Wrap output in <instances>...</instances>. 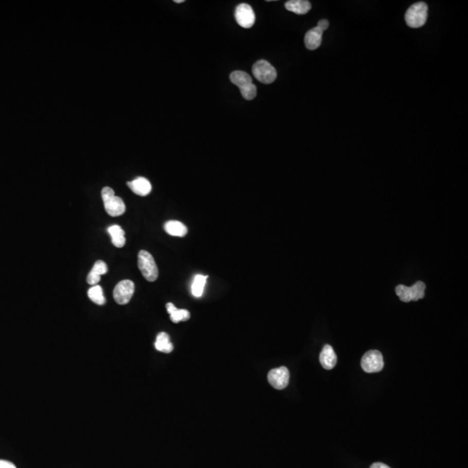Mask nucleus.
<instances>
[{"instance_id": "obj_12", "label": "nucleus", "mask_w": 468, "mask_h": 468, "mask_svg": "<svg viewBox=\"0 0 468 468\" xmlns=\"http://www.w3.org/2000/svg\"><path fill=\"white\" fill-rule=\"evenodd\" d=\"M323 30L319 27H315L309 30L304 37V44L308 50H317L322 44V37Z\"/></svg>"}, {"instance_id": "obj_25", "label": "nucleus", "mask_w": 468, "mask_h": 468, "mask_svg": "<svg viewBox=\"0 0 468 468\" xmlns=\"http://www.w3.org/2000/svg\"><path fill=\"white\" fill-rule=\"evenodd\" d=\"M174 2H175V3H177V4H179V3H183V2H185V1H184V0H175V1H174Z\"/></svg>"}, {"instance_id": "obj_20", "label": "nucleus", "mask_w": 468, "mask_h": 468, "mask_svg": "<svg viewBox=\"0 0 468 468\" xmlns=\"http://www.w3.org/2000/svg\"><path fill=\"white\" fill-rule=\"evenodd\" d=\"M207 276L196 275L192 284V294L195 298H201L204 292L205 285L207 283Z\"/></svg>"}, {"instance_id": "obj_17", "label": "nucleus", "mask_w": 468, "mask_h": 468, "mask_svg": "<svg viewBox=\"0 0 468 468\" xmlns=\"http://www.w3.org/2000/svg\"><path fill=\"white\" fill-rule=\"evenodd\" d=\"M107 232L111 235L112 244L116 247H123L126 243V239H125V231L121 229V226H117V225L110 226L107 228Z\"/></svg>"}, {"instance_id": "obj_15", "label": "nucleus", "mask_w": 468, "mask_h": 468, "mask_svg": "<svg viewBox=\"0 0 468 468\" xmlns=\"http://www.w3.org/2000/svg\"><path fill=\"white\" fill-rule=\"evenodd\" d=\"M285 8L294 13L303 15L311 11V4L307 0H290L285 3Z\"/></svg>"}, {"instance_id": "obj_13", "label": "nucleus", "mask_w": 468, "mask_h": 468, "mask_svg": "<svg viewBox=\"0 0 468 468\" xmlns=\"http://www.w3.org/2000/svg\"><path fill=\"white\" fill-rule=\"evenodd\" d=\"M319 360L322 366L328 370L332 369L334 367L336 366V363H337V356L331 345H325L322 352L320 354Z\"/></svg>"}, {"instance_id": "obj_23", "label": "nucleus", "mask_w": 468, "mask_h": 468, "mask_svg": "<svg viewBox=\"0 0 468 468\" xmlns=\"http://www.w3.org/2000/svg\"><path fill=\"white\" fill-rule=\"evenodd\" d=\"M317 27H319L320 29L323 30V31H325V30H327L328 27H329V22H328V20H320L319 22H318V25H317Z\"/></svg>"}, {"instance_id": "obj_6", "label": "nucleus", "mask_w": 468, "mask_h": 468, "mask_svg": "<svg viewBox=\"0 0 468 468\" xmlns=\"http://www.w3.org/2000/svg\"><path fill=\"white\" fill-rule=\"evenodd\" d=\"M253 73L257 80L264 84L273 83L278 77L275 68L265 60H259L255 63L253 67Z\"/></svg>"}, {"instance_id": "obj_8", "label": "nucleus", "mask_w": 468, "mask_h": 468, "mask_svg": "<svg viewBox=\"0 0 468 468\" xmlns=\"http://www.w3.org/2000/svg\"><path fill=\"white\" fill-rule=\"evenodd\" d=\"M135 292V284L131 280H122L116 284L113 292L114 299L121 305L127 304Z\"/></svg>"}, {"instance_id": "obj_9", "label": "nucleus", "mask_w": 468, "mask_h": 468, "mask_svg": "<svg viewBox=\"0 0 468 468\" xmlns=\"http://www.w3.org/2000/svg\"><path fill=\"white\" fill-rule=\"evenodd\" d=\"M290 372L286 367L273 369L268 373V382L273 388L278 390L284 389L289 384Z\"/></svg>"}, {"instance_id": "obj_7", "label": "nucleus", "mask_w": 468, "mask_h": 468, "mask_svg": "<svg viewBox=\"0 0 468 468\" xmlns=\"http://www.w3.org/2000/svg\"><path fill=\"white\" fill-rule=\"evenodd\" d=\"M361 365L366 373L380 372L384 366L382 353L378 350H369L362 358Z\"/></svg>"}, {"instance_id": "obj_21", "label": "nucleus", "mask_w": 468, "mask_h": 468, "mask_svg": "<svg viewBox=\"0 0 468 468\" xmlns=\"http://www.w3.org/2000/svg\"><path fill=\"white\" fill-rule=\"evenodd\" d=\"M88 296L89 299L98 305H103L106 303L102 287L97 284L89 288L88 291Z\"/></svg>"}, {"instance_id": "obj_19", "label": "nucleus", "mask_w": 468, "mask_h": 468, "mask_svg": "<svg viewBox=\"0 0 468 468\" xmlns=\"http://www.w3.org/2000/svg\"><path fill=\"white\" fill-rule=\"evenodd\" d=\"M154 347L160 352L170 353L174 350V345L169 340V336L165 332H160L156 337Z\"/></svg>"}, {"instance_id": "obj_2", "label": "nucleus", "mask_w": 468, "mask_h": 468, "mask_svg": "<svg viewBox=\"0 0 468 468\" xmlns=\"http://www.w3.org/2000/svg\"><path fill=\"white\" fill-rule=\"evenodd\" d=\"M102 197L107 214L112 217H117L125 212L126 207L123 201L120 197L115 195V192L111 187H105L102 188Z\"/></svg>"}, {"instance_id": "obj_11", "label": "nucleus", "mask_w": 468, "mask_h": 468, "mask_svg": "<svg viewBox=\"0 0 468 468\" xmlns=\"http://www.w3.org/2000/svg\"><path fill=\"white\" fill-rule=\"evenodd\" d=\"M127 185L133 193L139 196L149 195L152 190L151 183L144 177H138L132 182H128Z\"/></svg>"}, {"instance_id": "obj_18", "label": "nucleus", "mask_w": 468, "mask_h": 468, "mask_svg": "<svg viewBox=\"0 0 468 468\" xmlns=\"http://www.w3.org/2000/svg\"><path fill=\"white\" fill-rule=\"evenodd\" d=\"M167 310L170 315V319L174 323L182 322V321H187L190 318V313L187 310H179L172 303H168L167 304Z\"/></svg>"}, {"instance_id": "obj_24", "label": "nucleus", "mask_w": 468, "mask_h": 468, "mask_svg": "<svg viewBox=\"0 0 468 468\" xmlns=\"http://www.w3.org/2000/svg\"><path fill=\"white\" fill-rule=\"evenodd\" d=\"M370 468H390L388 465L383 464V463L377 462L374 463L373 465L370 466Z\"/></svg>"}, {"instance_id": "obj_4", "label": "nucleus", "mask_w": 468, "mask_h": 468, "mask_svg": "<svg viewBox=\"0 0 468 468\" xmlns=\"http://www.w3.org/2000/svg\"><path fill=\"white\" fill-rule=\"evenodd\" d=\"M427 4L423 2L413 4L408 8L405 15V20L407 25L411 28H420L425 25L427 19Z\"/></svg>"}, {"instance_id": "obj_22", "label": "nucleus", "mask_w": 468, "mask_h": 468, "mask_svg": "<svg viewBox=\"0 0 468 468\" xmlns=\"http://www.w3.org/2000/svg\"><path fill=\"white\" fill-rule=\"evenodd\" d=\"M0 468H17L14 464L6 460H0Z\"/></svg>"}, {"instance_id": "obj_5", "label": "nucleus", "mask_w": 468, "mask_h": 468, "mask_svg": "<svg viewBox=\"0 0 468 468\" xmlns=\"http://www.w3.org/2000/svg\"><path fill=\"white\" fill-rule=\"evenodd\" d=\"M425 289L426 284L423 282L419 281L410 287L400 284L395 288V292L401 301L408 303L410 301H417L424 298Z\"/></svg>"}, {"instance_id": "obj_14", "label": "nucleus", "mask_w": 468, "mask_h": 468, "mask_svg": "<svg viewBox=\"0 0 468 468\" xmlns=\"http://www.w3.org/2000/svg\"><path fill=\"white\" fill-rule=\"evenodd\" d=\"M107 273V266L105 262L102 260H98L94 264L91 273H88L87 277V282L91 285H97L98 282L101 280V275L106 274Z\"/></svg>"}, {"instance_id": "obj_3", "label": "nucleus", "mask_w": 468, "mask_h": 468, "mask_svg": "<svg viewBox=\"0 0 468 468\" xmlns=\"http://www.w3.org/2000/svg\"><path fill=\"white\" fill-rule=\"evenodd\" d=\"M138 267L144 278L149 282H154L158 278L159 271L154 257L149 251H140L138 254Z\"/></svg>"}, {"instance_id": "obj_10", "label": "nucleus", "mask_w": 468, "mask_h": 468, "mask_svg": "<svg viewBox=\"0 0 468 468\" xmlns=\"http://www.w3.org/2000/svg\"><path fill=\"white\" fill-rule=\"evenodd\" d=\"M235 20L241 27L251 28L255 23L256 17L254 10L248 4H240L235 10Z\"/></svg>"}, {"instance_id": "obj_1", "label": "nucleus", "mask_w": 468, "mask_h": 468, "mask_svg": "<svg viewBox=\"0 0 468 468\" xmlns=\"http://www.w3.org/2000/svg\"><path fill=\"white\" fill-rule=\"evenodd\" d=\"M231 83L238 86L240 89L242 97L245 100L251 101L257 96L256 86L253 83L251 76L245 71L236 70L230 75Z\"/></svg>"}, {"instance_id": "obj_16", "label": "nucleus", "mask_w": 468, "mask_h": 468, "mask_svg": "<svg viewBox=\"0 0 468 468\" xmlns=\"http://www.w3.org/2000/svg\"><path fill=\"white\" fill-rule=\"evenodd\" d=\"M164 229L169 235L175 237H184L187 233V226L181 221H168L164 225Z\"/></svg>"}]
</instances>
